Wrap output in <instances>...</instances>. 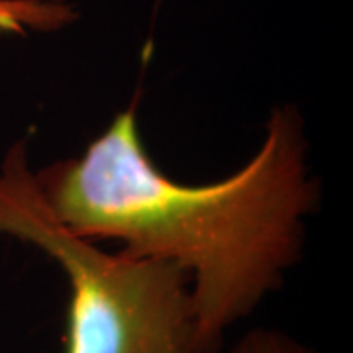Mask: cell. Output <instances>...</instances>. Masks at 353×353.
<instances>
[{
  "mask_svg": "<svg viewBox=\"0 0 353 353\" xmlns=\"http://www.w3.org/2000/svg\"><path fill=\"white\" fill-rule=\"evenodd\" d=\"M306 150L303 118L285 104L238 173L183 185L152 161L132 104L83 155L39 169L36 181L51 214L77 236L181 265L190 279L196 353H218L226 330L301 259L304 220L320 199Z\"/></svg>",
  "mask_w": 353,
  "mask_h": 353,
  "instance_id": "cell-1",
  "label": "cell"
},
{
  "mask_svg": "<svg viewBox=\"0 0 353 353\" xmlns=\"http://www.w3.org/2000/svg\"><path fill=\"white\" fill-rule=\"evenodd\" d=\"M0 236L30 243L69 283L63 353H196L190 279L181 265L104 252L51 214L16 141L0 165Z\"/></svg>",
  "mask_w": 353,
  "mask_h": 353,
  "instance_id": "cell-2",
  "label": "cell"
},
{
  "mask_svg": "<svg viewBox=\"0 0 353 353\" xmlns=\"http://www.w3.org/2000/svg\"><path fill=\"white\" fill-rule=\"evenodd\" d=\"M77 18L79 12L67 2L0 0V39L28 32H57Z\"/></svg>",
  "mask_w": 353,
  "mask_h": 353,
  "instance_id": "cell-3",
  "label": "cell"
},
{
  "mask_svg": "<svg viewBox=\"0 0 353 353\" xmlns=\"http://www.w3.org/2000/svg\"><path fill=\"white\" fill-rule=\"evenodd\" d=\"M230 353H316L312 347L275 328L248 332Z\"/></svg>",
  "mask_w": 353,
  "mask_h": 353,
  "instance_id": "cell-4",
  "label": "cell"
},
{
  "mask_svg": "<svg viewBox=\"0 0 353 353\" xmlns=\"http://www.w3.org/2000/svg\"><path fill=\"white\" fill-rule=\"evenodd\" d=\"M36 2H65V0H36Z\"/></svg>",
  "mask_w": 353,
  "mask_h": 353,
  "instance_id": "cell-5",
  "label": "cell"
}]
</instances>
